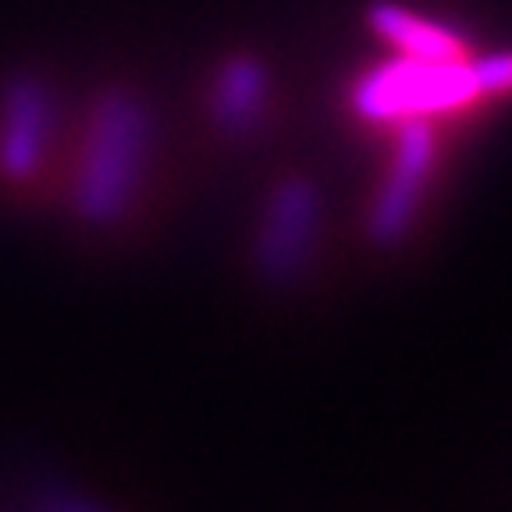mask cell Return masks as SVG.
<instances>
[{"label":"cell","instance_id":"cell-2","mask_svg":"<svg viewBox=\"0 0 512 512\" xmlns=\"http://www.w3.org/2000/svg\"><path fill=\"white\" fill-rule=\"evenodd\" d=\"M352 107L367 121H406L431 118L473 107L488 100L480 86L473 57L463 61H416V57H395L377 64L352 86Z\"/></svg>","mask_w":512,"mask_h":512},{"label":"cell","instance_id":"cell-5","mask_svg":"<svg viewBox=\"0 0 512 512\" xmlns=\"http://www.w3.org/2000/svg\"><path fill=\"white\" fill-rule=\"evenodd\" d=\"M267 93H271V79L264 61L253 54H232L217 68L210 86V121L221 136H246L264 118Z\"/></svg>","mask_w":512,"mask_h":512},{"label":"cell","instance_id":"cell-1","mask_svg":"<svg viewBox=\"0 0 512 512\" xmlns=\"http://www.w3.org/2000/svg\"><path fill=\"white\" fill-rule=\"evenodd\" d=\"M153 128L143 100L128 89H104L89 107L72 203L82 221H118L146 175Z\"/></svg>","mask_w":512,"mask_h":512},{"label":"cell","instance_id":"cell-4","mask_svg":"<svg viewBox=\"0 0 512 512\" xmlns=\"http://www.w3.org/2000/svg\"><path fill=\"white\" fill-rule=\"evenodd\" d=\"M434 153L438 139L427 118L399 121V139H395V157L388 164V175L377 192L374 210H370V232L381 242H395L413 221L420 196L434 171Z\"/></svg>","mask_w":512,"mask_h":512},{"label":"cell","instance_id":"cell-6","mask_svg":"<svg viewBox=\"0 0 512 512\" xmlns=\"http://www.w3.org/2000/svg\"><path fill=\"white\" fill-rule=\"evenodd\" d=\"M313 228H317V189L306 178H285L274 189L264 217V239H260L264 264L274 271H288L310 242Z\"/></svg>","mask_w":512,"mask_h":512},{"label":"cell","instance_id":"cell-7","mask_svg":"<svg viewBox=\"0 0 512 512\" xmlns=\"http://www.w3.org/2000/svg\"><path fill=\"white\" fill-rule=\"evenodd\" d=\"M367 25L384 43H392L402 57H416V61H463V57H470L466 43L452 29L416 15L402 4H392V0L370 4Z\"/></svg>","mask_w":512,"mask_h":512},{"label":"cell","instance_id":"cell-3","mask_svg":"<svg viewBox=\"0 0 512 512\" xmlns=\"http://www.w3.org/2000/svg\"><path fill=\"white\" fill-rule=\"evenodd\" d=\"M54 136V96L32 75H18L0 96V178L29 185L40 178Z\"/></svg>","mask_w":512,"mask_h":512},{"label":"cell","instance_id":"cell-8","mask_svg":"<svg viewBox=\"0 0 512 512\" xmlns=\"http://www.w3.org/2000/svg\"><path fill=\"white\" fill-rule=\"evenodd\" d=\"M480 75L484 96H509L512 93V50H495L488 57H473Z\"/></svg>","mask_w":512,"mask_h":512}]
</instances>
